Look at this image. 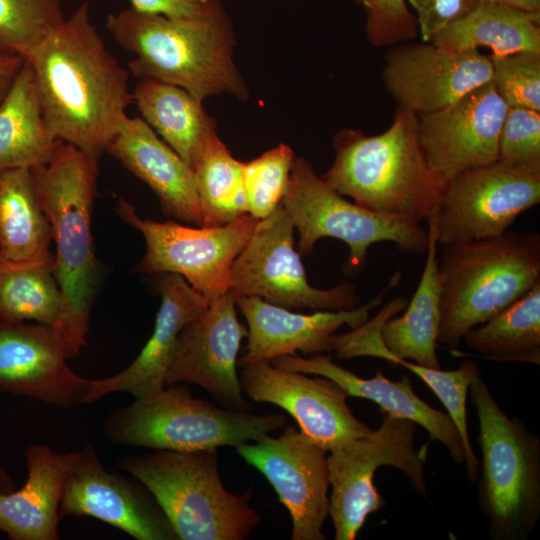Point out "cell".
<instances>
[{
	"label": "cell",
	"instance_id": "obj_1",
	"mask_svg": "<svg viewBox=\"0 0 540 540\" xmlns=\"http://www.w3.org/2000/svg\"><path fill=\"white\" fill-rule=\"evenodd\" d=\"M52 135L99 163L134 103L128 71L106 49L82 2L26 59Z\"/></svg>",
	"mask_w": 540,
	"mask_h": 540
},
{
	"label": "cell",
	"instance_id": "obj_27",
	"mask_svg": "<svg viewBox=\"0 0 540 540\" xmlns=\"http://www.w3.org/2000/svg\"><path fill=\"white\" fill-rule=\"evenodd\" d=\"M427 223L429 242L419 283L404 313L383 324L381 338L392 355L427 368L440 369L436 354L441 300L436 216Z\"/></svg>",
	"mask_w": 540,
	"mask_h": 540
},
{
	"label": "cell",
	"instance_id": "obj_31",
	"mask_svg": "<svg viewBox=\"0 0 540 540\" xmlns=\"http://www.w3.org/2000/svg\"><path fill=\"white\" fill-rule=\"evenodd\" d=\"M431 43L450 50L489 48L491 54L540 52V13H528L491 0L438 34Z\"/></svg>",
	"mask_w": 540,
	"mask_h": 540
},
{
	"label": "cell",
	"instance_id": "obj_36",
	"mask_svg": "<svg viewBox=\"0 0 540 540\" xmlns=\"http://www.w3.org/2000/svg\"><path fill=\"white\" fill-rule=\"evenodd\" d=\"M294 161L292 149L286 144H279L243 163L248 214L262 220L278 208L286 193Z\"/></svg>",
	"mask_w": 540,
	"mask_h": 540
},
{
	"label": "cell",
	"instance_id": "obj_28",
	"mask_svg": "<svg viewBox=\"0 0 540 540\" xmlns=\"http://www.w3.org/2000/svg\"><path fill=\"white\" fill-rule=\"evenodd\" d=\"M132 94L143 120L192 169L217 134L202 102L181 87L153 79H142Z\"/></svg>",
	"mask_w": 540,
	"mask_h": 540
},
{
	"label": "cell",
	"instance_id": "obj_41",
	"mask_svg": "<svg viewBox=\"0 0 540 540\" xmlns=\"http://www.w3.org/2000/svg\"><path fill=\"white\" fill-rule=\"evenodd\" d=\"M132 8L161 14L169 18H185L199 14L206 4L199 0H130Z\"/></svg>",
	"mask_w": 540,
	"mask_h": 540
},
{
	"label": "cell",
	"instance_id": "obj_10",
	"mask_svg": "<svg viewBox=\"0 0 540 540\" xmlns=\"http://www.w3.org/2000/svg\"><path fill=\"white\" fill-rule=\"evenodd\" d=\"M382 414L376 430L327 454L331 488L329 516L335 540H354L368 517L386 506L374 484L379 467L399 469L413 489L428 498L426 454L415 449L416 424Z\"/></svg>",
	"mask_w": 540,
	"mask_h": 540
},
{
	"label": "cell",
	"instance_id": "obj_40",
	"mask_svg": "<svg viewBox=\"0 0 540 540\" xmlns=\"http://www.w3.org/2000/svg\"><path fill=\"white\" fill-rule=\"evenodd\" d=\"M483 0H408L415 10V17L422 41L432 38L446 27L473 13Z\"/></svg>",
	"mask_w": 540,
	"mask_h": 540
},
{
	"label": "cell",
	"instance_id": "obj_4",
	"mask_svg": "<svg viewBox=\"0 0 540 540\" xmlns=\"http://www.w3.org/2000/svg\"><path fill=\"white\" fill-rule=\"evenodd\" d=\"M440 324L437 343L455 351L463 336L540 282V234L512 231L438 246Z\"/></svg>",
	"mask_w": 540,
	"mask_h": 540
},
{
	"label": "cell",
	"instance_id": "obj_13",
	"mask_svg": "<svg viewBox=\"0 0 540 540\" xmlns=\"http://www.w3.org/2000/svg\"><path fill=\"white\" fill-rule=\"evenodd\" d=\"M540 202V175L499 161L448 180L436 215L438 246L499 236Z\"/></svg>",
	"mask_w": 540,
	"mask_h": 540
},
{
	"label": "cell",
	"instance_id": "obj_22",
	"mask_svg": "<svg viewBox=\"0 0 540 540\" xmlns=\"http://www.w3.org/2000/svg\"><path fill=\"white\" fill-rule=\"evenodd\" d=\"M157 286L161 304L149 340L121 372L92 380L86 404L118 392L129 393L139 400L148 399L166 387V374L180 332L207 309L210 301L178 274L162 273Z\"/></svg>",
	"mask_w": 540,
	"mask_h": 540
},
{
	"label": "cell",
	"instance_id": "obj_17",
	"mask_svg": "<svg viewBox=\"0 0 540 540\" xmlns=\"http://www.w3.org/2000/svg\"><path fill=\"white\" fill-rule=\"evenodd\" d=\"M492 64L477 49L450 50L404 42L384 57L381 79L398 107L417 115L440 110L490 82Z\"/></svg>",
	"mask_w": 540,
	"mask_h": 540
},
{
	"label": "cell",
	"instance_id": "obj_20",
	"mask_svg": "<svg viewBox=\"0 0 540 540\" xmlns=\"http://www.w3.org/2000/svg\"><path fill=\"white\" fill-rule=\"evenodd\" d=\"M507 108L488 82L440 110L418 115L419 137L431 167L449 180L497 161Z\"/></svg>",
	"mask_w": 540,
	"mask_h": 540
},
{
	"label": "cell",
	"instance_id": "obj_38",
	"mask_svg": "<svg viewBox=\"0 0 540 540\" xmlns=\"http://www.w3.org/2000/svg\"><path fill=\"white\" fill-rule=\"evenodd\" d=\"M497 161L540 175V111L507 108L498 139Z\"/></svg>",
	"mask_w": 540,
	"mask_h": 540
},
{
	"label": "cell",
	"instance_id": "obj_14",
	"mask_svg": "<svg viewBox=\"0 0 540 540\" xmlns=\"http://www.w3.org/2000/svg\"><path fill=\"white\" fill-rule=\"evenodd\" d=\"M237 454L270 483L292 521V540H325L329 516L327 454L305 433L287 426L278 437L262 435Z\"/></svg>",
	"mask_w": 540,
	"mask_h": 540
},
{
	"label": "cell",
	"instance_id": "obj_35",
	"mask_svg": "<svg viewBox=\"0 0 540 540\" xmlns=\"http://www.w3.org/2000/svg\"><path fill=\"white\" fill-rule=\"evenodd\" d=\"M63 0H0V52L26 59L64 21Z\"/></svg>",
	"mask_w": 540,
	"mask_h": 540
},
{
	"label": "cell",
	"instance_id": "obj_6",
	"mask_svg": "<svg viewBox=\"0 0 540 540\" xmlns=\"http://www.w3.org/2000/svg\"><path fill=\"white\" fill-rule=\"evenodd\" d=\"M478 419V505L493 540H527L540 519V439L510 417L479 375L469 387Z\"/></svg>",
	"mask_w": 540,
	"mask_h": 540
},
{
	"label": "cell",
	"instance_id": "obj_7",
	"mask_svg": "<svg viewBox=\"0 0 540 540\" xmlns=\"http://www.w3.org/2000/svg\"><path fill=\"white\" fill-rule=\"evenodd\" d=\"M118 466L155 498L178 540H242L261 521L251 491L238 495L223 485L217 450H155L125 456Z\"/></svg>",
	"mask_w": 540,
	"mask_h": 540
},
{
	"label": "cell",
	"instance_id": "obj_2",
	"mask_svg": "<svg viewBox=\"0 0 540 540\" xmlns=\"http://www.w3.org/2000/svg\"><path fill=\"white\" fill-rule=\"evenodd\" d=\"M333 149L334 161L321 178L343 196L410 223L437 215L448 179L431 167L413 111L397 106L390 126L377 135L342 129Z\"/></svg>",
	"mask_w": 540,
	"mask_h": 540
},
{
	"label": "cell",
	"instance_id": "obj_33",
	"mask_svg": "<svg viewBox=\"0 0 540 540\" xmlns=\"http://www.w3.org/2000/svg\"><path fill=\"white\" fill-rule=\"evenodd\" d=\"M462 342L483 358L540 364V282L488 321L470 329Z\"/></svg>",
	"mask_w": 540,
	"mask_h": 540
},
{
	"label": "cell",
	"instance_id": "obj_15",
	"mask_svg": "<svg viewBox=\"0 0 540 540\" xmlns=\"http://www.w3.org/2000/svg\"><path fill=\"white\" fill-rule=\"evenodd\" d=\"M65 466L60 519L89 516L137 540H178L146 487L106 470L90 443L65 453Z\"/></svg>",
	"mask_w": 540,
	"mask_h": 540
},
{
	"label": "cell",
	"instance_id": "obj_30",
	"mask_svg": "<svg viewBox=\"0 0 540 540\" xmlns=\"http://www.w3.org/2000/svg\"><path fill=\"white\" fill-rule=\"evenodd\" d=\"M58 141L44 121L25 60L0 104V171L46 163Z\"/></svg>",
	"mask_w": 540,
	"mask_h": 540
},
{
	"label": "cell",
	"instance_id": "obj_43",
	"mask_svg": "<svg viewBox=\"0 0 540 540\" xmlns=\"http://www.w3.org/2000/svg\"><path fill=\"white\" fill-rule=\"evenodd\" d=\"M500 5L528 13H540V0H491Z\"/></svg>",
	"mask_w": 540,
	"mask_h": 540
},
{
	"label": "cell",
	"instance_id": "obj_21",
	"mask_svg": "<svg viewBox=\"0 0 540 540\" xmlns=\"http://www.w3.org/2000/svg\"><path fill=\"white\" fill-rule=\"evenodd\" d=\"M395 272L388 284L372 300L348 310L314 311L301 314L270 304L261 298L236 295V306L247 321V346L238 366L245 367L261 361H271L297 351L308 354L331 352V337L343 325L356 328L369 319L385 294L401 281Z\"/></svg>",
	"mask_w": 540,
	"mask_h": 540
},
{
	"label": "cell",
	"instance_id": "obj_3",
	"mask_svg": "<svg viewBox=\"0 0 540 540\" xmlns=\"http://www.w3.org/2000/svg\"><path fill=\"white\" fill-rule=\"evenodd\" d=\"M106 27L122 48L135 54L129 69L136 77L181 87L201 102L221 93L248 96L234 62L231 21L218 0L185 18L130 7L109 14Z\"/></svg>",
	"mask_w": 540,
	"mask_h": 540
},
{
	"label": "cell",
	"instance_id": "obj_16",
	"mask_svg": "<svg viewBox=\"0 0 540 540\" xmlns=\"http://www.w3.org/2000/svg\"><path fill=\"white\" fill-rule=\"evenodd\" d=\"M314 376L261 361L243 367L239 380L250 399L285 410L300 431L328 452L369 434L372 429L348 406V394L333 380Z\"/></svg>",
	"mask_w": 540,
	"mask_h": 540
},
{
	"label": "cell",
	"instance_id": "obj_39",
	"mask_svg": "<svg viewBox=\"0 0 540 540\" xmlns=\"http://www.w3.org/2000/svg\"><path fill=\"white\" fill-rule=\"evenodd\" d=\"M365 11V32L374 47L394 46L419 34L406 0H355Z\"/></svg>",
	"mask_w": 540,
	"mask_h": 540
},
{
	"label": "cell",
	"instance_id": "obj_34",
	"mask_svg": "<svg viewBox=\"0 0 540 540\" xmlns=\"http://www.w3.org/2000/svg\"><path fill=\"white\" fill-rule=\"evenodd\" d=\"M202 226H221L248 214L243 163L236 160L215 134L192 168Z\"/></svg>",
	"mask_w": 540,
	"mask_h": 540
},
{
	"label": "cell",
	"instance_id": "obj_9",
	"mask_svg": "<svg viewBox=\"0 0 540 540\" xmlns=\"http://www.w3.org/2000/svg\"><path fill=\"white\" fill-rule=\"evenodd\" d=\"M281 206L298 230L300 255H310L322 238L341 240L349 248L351 273L365 268L368 251L375 243L391 242L408 255H425L428 248V229L348 201L302 157L295 158Z\"/></svg>",
	"mask_w": 540,
	"mask_h": 540
},
{
	"label": "cell",
	"instance_id": "obj_5",
	"mask_svg": "<svg viewBox=\"0 0 540 540\" xmlns=\"http://www.w3.org/2000/svg\"><path fill=\"white\" fill-rule=\"evenodd\" d=\"M34 188L55 242V276L69 322V338L80 351L99 282L94 252L92 212L98 162L74 145L59 140L51 158L31 168Z\"/></svg>",
	"mask_w": 540,
	"mask_h": 540
},
{
	"label": "cell",
	"instance_id": "obj_23",
	"mask_svg": "<svg viewBox=\"0 0 540 540\" xmlns=\"http://www.w3.org/2000/svg\"><path fill=\"white\" fill-rule=\"evenodd\" d=\"M407 305L405 297L387 302L376 315L344 334L331 337V352L342 360L356 357H374L400 365L418 376L441 401L453 421L464 447V466L468 481L478 479L479 459L468 435L467 394L471 383L481 375V368L474 360H467L453 370L427 368L392 355L381 338L383 324L402 312Z\"/></svg>",
	"mask_w": 540,
	"mask_h": 540
},
{
	"label": "cell",
	"instance_id": "obj_25",
	"mask_svg": "<svg viewBox=\"0 0 540 540\" xmlns=\"http://www.w3.org/2000/svg\"><path fill=\"white\" fill-rule=\"evenodd\" d=\"M270 363L279 369L329 378L348 396L373 401L381 412L413 421L428 432L431 441L441 443L456 464L464 465V447L453 421L448 414L419 398L407 377L400 381H391L377 372L372 378H362L335 364L331 356L321 354H314L310 358L297 354L283 355L274 358Z\"/></svg>",
	"mask_w": 540,
	"mask_h": 540
},
{
	"label": "cell",
	"instance_id": "obj_32",
	"mask_svg": "<svg viewBox=\"0 0 540 540\" xmlns=\"http://www.w3.org/2000/svg\"><path fill=\"white\" fill-rule=\"evenodd\" d=\"M51 240L31 168L0 171V255L15 262L41 258L51 253Z\"/></svg>",
	"mask_w": 540,
	"mask_h": 540
},
{
	"label": "cell",
	"instance_id": "obj_8",
	"mask_svg": "<svg viewBox=\"0 0 540 540\" xmlns=\"http://www.w3.org/2000/svg\"><path fill=\"white\" fill-rule=\"evenodd\" d=\"M286 422L282 414L256 415L220 408L193 397L187 384H174L148 399H135L112 411L103 433L116 445L195 452L236 448L283 428Z\"/></svg>",
	"mask_w": 540,
	"mask_h": 540
},
{
	"label": "cell",
	"instance_id": "obj_11",
	"mask_svg": "<svg viewBox=\"0 0 540 540\" xmlns=\"http://www.w3.org/2000/svg\"><path fill=\"white\" fill-rule=\"evenodd\" d=\"M116 211L144 236L146 252L137 266L139 272L178 274L209 301L230 290L232 265L258 222L250 214L211 227L157 222L140 218L134 206L122 198Z\"/></svg>",
	"mask_w": 540,
	"mask_h": 540
},
{
	"label": "cell",
	"instance_id": "obj_44",
	"mask_svg": "<svg viewBox=\"0 0 540 540\" xmlns=\"http://www.w3.org/2000/svg\"><path fill=\"white\" fill-rule=\"evenodd\" d=\"M15 490V483L7 471L0 465V493H9Z\"/></svg>",
	"mask_w": 540,
	"mask_h": 540
},
{
	"label": "cell",
	"instance_id": "obj_12",
	"mask_svg": "<svg viewBox=\"0 0 540 540\" xmlns=\"http://www.w3.org/2000/svg\"><path fill=\"white\" fill-rule=\"evenodd\" d=\"M294 228L281 204L270 216L258 220L232 265L230 290L290 310L338 311L357 307L360 296L349 282L330 289H318L308 283L301 255L294 248Z\"/></svg>",
	"mask_w": 540,
	"mask_h": 540
},
{
	"label": "cell",
	"instance_id": "obj_19",
	"mask_svg": "<svg viewBox=\"0 0 540 540\" xmlns=\"http://www.w3.org/2000/svg\"><path fill=\"white\" fill-rule=\"evenodd\" d=\"M247 335L229 290L182 329L165 385L196 384L225 408L248 411L237 373L238 352Z\"/></svg>",
	"mask_w": 540,
	"mask_h": 540
},
{
	"label": "cell",
	"instance_id": "obj_37",
	"mask_svg": "<svg viewBox=\"0 0 540 540\" xmlns=\"http://www.w3.org/2000/svg\"><path fill=\"white\" fill-rule=\"evenodd\" d=\"M491 84L508 108L540 111V52L488 55Z\"/></svg>",
	"mask_w": 540,
	"mask_h": 540
},
{
	"label": "cell",
	"instance_id": "obj_29",
	"mask_svg": "<svg viewBox=\"0 0 540 540\" xmlns=\"http://www.w3.org/2000/svg\"><path fill=\"white\" fill-rule=\"evenodd\" d=\"M26 320L51 326L70 340L67 310L52 253L21 262L0 255V322Z\"/></svg>",
	"mask_w": 540,
	"mask_h": 540
},
{
	"label": "cell",
	"instance_id": "obj_24",
	"mask_svg": "<svg viewBox=\"0 0 540 540\" xmlns=\"http://www.w3.org/2000/svg\"><path fill=\"white\" fill-rule=\"evenodd\" d=\"M158 197L165 215L203 225L193 170L140 118H127L106 148Z\"/></svg>",
	"mask_w": 540,
	"mask_h": 540
},
{
	"label": "cell",
	"instance_id": "obj_18",
	"mask_svg": "<svg viewBox=\"0 0 540 540\" xmlns=\"http://www.w3.org/2000/svg\"><path fill=\"white\" fill-rule=\"evenodd\" d=\"M79 352L51 326L0 322V392L63 408L86 404L93 379L67 364Z\"/></svg>",
	"mask_w": 540,
	"mask_h": 540
},
{
	"label": "cell",
	"instance_id": "obj_26",
	"mask_svg": "<svg viewBox=\"0 0 540 540\" xmlns=\"http://www.w3.org/2000/svg\"><path fill=\"white\" fill-rule=\"evenodd\" d=\"M25 459L24 485L0 493V531L11 540H58L65 453H56L44 444H33L25 450Z\"/></svg>",
	"mask_w": 540,
	"mask_h": 540
},
{
	"label": "cell",
	"instance_id": "obj_45",
	"mask_svg": "<svg viewBox=\"0 0 540 540\" xmlns=\"http://www.w3.org/2000/svg\"><path fill=\"white\" fill-rule=\"evenodd\" d=\"M199 1H200L202 4H206V3H208V2H210V1H212V0H199Z\"/></svg>",
	"mask_w": 540,
	"mask_h": 540
},
{
	"label": "cell",
	"instance_id": "obj_42",
	"mask_svg": "<svg viewBox=\"0 0 540 540\" xmlns=\"http://www.w3.org/2000/svg\"><path fill=\"white\" fill-rule=\"evenodd\" d=\"M24 62L25 59L19 55L0 52V100L10 89Z\"/></svg>",
	"mask_w": 540,
	"mask_h": 540
}]
</instances>
